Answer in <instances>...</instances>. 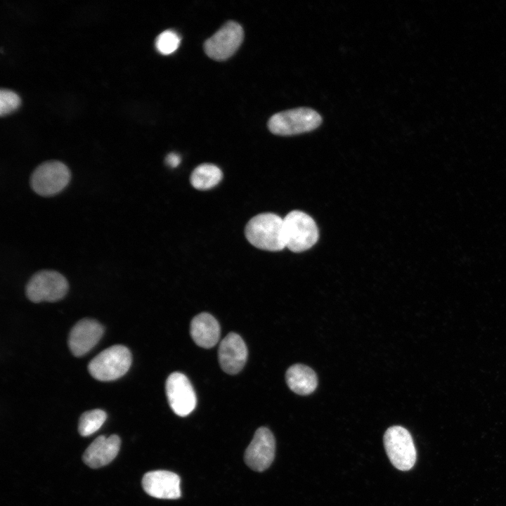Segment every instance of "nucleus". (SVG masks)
Listing matches in <instances>:
<instances>
[{
  "label": "nucleus",
  "mask_w": 506,
  "mask_h": 506,
  "mask_svg": "<svg viewBox=\"0 0 506 506\" xmlns=\"http://www.w3.org/2000/svg\"><path fill=\"white\" fill-rule=\"evenodd\" d=\"M245 235L260 249L275 252L286 247L283 219L273 213H261L252 218L245 226Z\"/></svg>",
  "instance_id": "1"
},
{
  "label": "nucleus",
  "mask_w": 506,
  "mask_h": 506,
  "mask_svg": "<svg viewBox=\"0 0 506 506\" xmlns=\"http://www.w3.org/2000/svg\"><path fill=\"white\" fill-rule=\"evenodd\" d=\"M285 247L293 252H301L313 247L318 240V229L307 214L293 210L283 218Z\"/></svg>",
  "instance_id": "2"
},
{
  "label": "nucleus",
  "mask_w": 506,
  "mask_h": 506,
  "mask_svg": "<svg viewBox=\"0 0 506 506\" xmlns=\"http://www.w3.org/2000/svg\"><path fill=\"white\" fill-rule=\"evenodd\" d=\"M321 123L322 117L318 112L298 108L273 115L268 122V128L276 135L292 136L313 131Z\"/></svg>",
  "instance_id": "3"
},
{
  "label": "nucleus",
  "mask_w": 506,
  "mask_h": 506,
  "mask_svg": "<svg viewBox=\"0 0 506 506\" xmlns=\"http://www.w3.org/2000/svg\"><path fill=\"white\" fill-rule=\"evenodd\" d=\"M131 364L130 351L123 345H114L99 353L89 363L91 376L100 381H111L123 376Z\"/></svg>",
  "instance_id": "4"
},
{
  "label": "nucleus",
  "mask_w": 506,
  "mask_h": 506,
  "mask_svg": "<svg viewBox=\"0 0 506 506\" xmlns=\"http://www.w3.org/2000/svg\"><path fill=\"white\" fill-rule=\"evenodd\" d=\"M384 445L391 464L398 469L408 471L416 461V449L410 432L403 427L392 426L384 435Z\"/></svg>",
  "instance_id": "5"
},
{
  "label": "nucleus",
  "mask_w": 506,
  "mask_h": 506,
  "mask_svg": "<svg viewBox=\"0 0 506 506\" xmlns=\"http://www.w3.org/2000/svg\"><path fill=\"white\" fill-rule=\"evenodd\" d=\"M71 173L63 162L51 160L43 162L30 178L32 190L41 196H52L61 192L69 183Z\"/></svg>",
  "instance_id": "6"
},
{
  "label": "nucleus",
  "mask_w": 506,
  "mask_h": 506,
  "mask_svg": "<svg viewBox=\"0 0 506 506\" xmlns=\"http://www.w3.org/2000/svg\"><path fill=\"white\" fill-rule=\"evenodd\" d=\"M68 290L66 278L55 271L44 270L34 274L28 281L25 292L32 302L56 301L63 299Z\"/></svg>",
  "instance_id": "7"
},
{
  "label": "nucleus",
  "mask_w": 506,
  "mask_h": 506,
  "mask_svg": "<svg viewBox=\"0 0 506 506\" xmlns=\"http://www.w3.org/2000/svg\"><path fill=\"white\" fill-rule=\"evenodd\" d=\"M243 37L242 26L235 21H228L205 41V52L214 60H226L236 52Z\"/></svg>",
  "instance_id": "8"
},
{
  "label": "nucleus",
  "mask_w": 506,
  "mask_h": 506,
  "mask_svg": "<svg viewBox=\"0 0 506 506\" xmlns=\"http://www.w3.org/2000/svg\"><path fill=\"white\" fill-rule=\"evenodd\" d=\"M165 390L170 408L177 415L187 416L195 409V392L184 374L179 372L170 374L166 381Z\"/></svg>",
  "instance_id": "9"
},
{
  "label": "nucleus",
  "mask_w": 506,
  "mask_h": 506,
  "mask_svg": "<svg viewBox=\"0 0 506 506\" xmlns=\"http://www.w3.org/2000/svg\"><path fill=\"white\" fill-rule=\"evenodd\" d=\"M275 442L266 427L259 428L245 453V462L252 469L262 472L270 467L275 456Z\"/></svg>",
  "instance_id": "10"
},
{
  "label": "nucleus",
  "mask_w": 506,
  "mask_h": 506,
  "mask_svg": "<svg viewBox=\"0 0 506 506\" xmlns=\"http://www.w3.org/2000/svg\"><path fill=\"white\" fill-rule=\"evenodd\" d=\"M181 479L174 472L155 470L145 473L142 486L150 496L160 499H178L181 497Z\"/></svg>",
  "instance_id": "11"
},
{
  "label": "nucleus",
  "mask_w": 506,
  "mask_h": 506,
  "mask_svg": "<svg viewBox=\"0 0 506 506\" xmlns=\"http://www.w3.org/2000/svg\"><path fill=\"white\" fill-rule=\"evenodd\" d=\"M247 349L242 338L235 332L228 333L221 342L218 350L219 363L230 375L238 373L245 365Z\"/></svg>",
  "instance_id": "12"
},
{
  "label": "nucleus",
  "mask_w": 506,
  "mask_h": 506,
  "mask_svg": "<svg viewBox=\"0 0 506 506\" xmlns=\"http://www.w3.org/2000/svg\"><path fill=\"white\" fill-rule=\"evenodd\" d=\"M103 331V326L95 320L86 318L78 321L69 335L71 352L76 356L86 354L98 342Z\"/></svg>",
  "instance_id": "13"
},
{
  "label": "nucleus",
  "mask_w": 506,
  "mask_h": 506,
  "mask_svg": "<svg viewBox=\"0 0 506 506\" xmlns=\"http://www.w3.org/2000/svg\"><path fill=\"white\" fill-rule=\"evenodd\" d=\"M121 444L117 435L98 436L86 449L84 462L91 468H99L111 462L117 456Z\"/></svg>",
  "instance_id": "14"
},
{
  "label": "nucleus",
  "mask_w": 506,
  "mask_h": 506,
  "mask_svg": "<svg viewBox=\"0 0 506 506\" xmlns=\"http://www.w3.org/2000/svg\"><path fill=\"white\" fill-rule=\"evenodd\" d=\"M190 333L195 343L202 348L215 346L220 337V326L216 319L208 313L195 316L191 323Z\"/></svg>",
  "instance_id": "15"
},
{
  "label": "nucleus",
  "mask_w": 506,
  "mask_h": 506,
  "mask_svg": "<svg viewBox=\"0 0 506 506\" xmlns=\"http://www.w3.org/2000/svg\"><path fill=\"white\" fill-rule=\"evenodd\" d=\"M289 388L299 395H309L313 392L318 385L316 372L309 367L302 364L290 366L285 374Z\"/></svg>",
  "instance_id": "16"
},
{
  "label": "nucleus",
  "mask_w": 506,
  "mask_h": 506,
  "mask_svg": "<svg viewBox=\"0 0 506 506\" xmlns=\"http://www.w3.org/2000/svg\"><path fill=\"white\" fill-rule=\"evenodd\" d=\"M223 173L216 165L205 163L197 166L190 176L191 185L197 190H205L216 186L222 179Z\"/></svg>",
  "instance_id": "17"
},
{
  "label": "nucleus",
  "mask_w": 506,
  "mask_h": 506,
  "mask_svg": "<svg viewBox=\"0 0 506 506\" xmlns=\"http://www.w3.org/2000/svg\"><path fill=\"white\" fill-rule=\"evenodd\" d=\"M107 418L105 411L95 409L84 413L79 419L78 431L83 436H89L98 431Z\"/></svg>",
  "instance_id": "18"
},
{
  "label": "nucleus",
  "mask_w": 506,
  "mask_h": 506,
  "mask_svg": "<svg viewBox=\"0 0 506 506\" xmlns=\"http://www.w3.org/2000/svg\"><path fill=\"white\" fill-rule=\"evenodd\" d=\"M181 38L174 30H167L161 32L155 41V46L158 52L162 55H169L179 48Z\"/></svg>",
  "instance_id": "19"
},
{
  "label": "nucleus",
  "mask_w": 506,
  "mask_h": 506,
  "mask_svg": "<svg viewBox=\"0 0 506 506\" xmlns=\"http://www.w3.org/2000/svg\"><path fill=\"white\" fill-rule=\"evenodd\" d=\"M20 104V98L15 92L1 89L0 91V115H8L15 110Z\"/></svg>",
  "instance_id": "20"
},
{
  "label": "nucleus",
  "mask_w": 506,
  "mask_h": 506,
  "mask_svg": "<svg viewBox=\"0 0 506 506\" xmlns=\"http://www.w3.org/2000/svg\"><path fill=\"white\" fill-rule=\"evenodd\" d=\"M166 163L171 167H176L181 162V157L175 153H170L165 159Z\"/></svg>",
  "instance_id": "21"
}]
</instances>
